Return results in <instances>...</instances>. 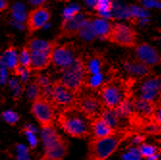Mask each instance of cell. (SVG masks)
Here are the masks:
<instances>
[{
    "label": "cell",
    "mask_w": 161,
    "mask_h": 160,
    "mask_svg": "<svg viewBox=\"0 0 161 160\" xmlns=\"http://www.w3.org/2000/svg\"><path fill=\"white\" fill-rule=\"evenodd\" d=\"M157 101L146 99L143 97H136L134 95L130 97V107H131V114L130 117H137L142 119H148L153 114Z\"/></svg>",
    "instance_id": "obj_18"
},
{
    "label": "cell",
    "mask_w": 161,
    "mask_h": 160,
    "mask_svg": "<svg viewBox=\"0 0 161 160\" xmlns=\"http://www.w3.org/2000/svg\"><path fill=\"white\" fill-rule=\"evenodd\" d=\"M93 29L97 39L108 41L114 23L104 18H96L92 20Z\"/></svg>",
    "instance_id": "obj_20"
},
{
    "label": "cell",
    "mask_w": 161,
    "mask_h": 160,
    "mask_svg": "<svg viewBox=\"0 0 161 160\" xmlns=\"http://www.w3.org/2000/svg\"><path fill=\"white\" fill-rule=\"evenodd\" d=\"M90 124L92 130V136L90 138H103L113 135L118 131L108 124L103 116H99V117L92 120Z\"/></svg>",
    "instance_id": "obj_19"
},
{
    "label": "cell",
    "mask_w": 161,
    "mask_h": 160,
    "mask_svg": "<svg viewBox=\"0 0 161 160\" xmlns=\"http://www.w3.org/2000/svg\"><path fill=\"white\" fill-rule=\"evenodd\" d=\"M107 41L122 47L132 49L138 43V33L134 28L125 23L116 22L113 25Z\"/></svg>",
    "instance_id": "obj_13"
},
{
    "label": "cell",
    "mask_w": 161,
    "mask_h": 160,
    "mask_svg": "<svg viewBox=\"0 0 161 160\" xmlns=\"http://www.w3.org/2000/svg\"><path fill=\"white\" fill-rule=\"evenodd\" d=\"M148 119L161 126V104L160 103L157 102L153 114L150 116Z\"/></svg>",
    "instance_id": "obj_29"
},
{
    "label": "cell",
    "mask_w": 161,
    "mask_h": 160,
    "mask_svg": "<svg viewBox=\"0 0 161 160\" xmlns=\"http://www.w3.org/2000/svg\"><path fill=\"white\" fill-rule=\"evenodd\" d=\"M84 1L86 2V4L89 6L90 8H92L93 10L95 9V7L97 6V1L98 0H84Z\"/></svg>",
    "instance_id": "obj_33"
},
{
    "label": "cell",
    "mask_w": 161,
    "mask_h": 160,
    "mask_svg": "<svg viewBox=\"0 0 161 160\" xmlns=\"http://www.w3.org/2000/svg\"><path fill=\"white\" fill-rule=\"evenodd\" d=\"M113 9V0H98L94 11L97 14H109Z\"/></svg>",
    "instance_id": "obj_26"
},
{
    "label": "cell",
    "mask_w": 161,
    "mask_h": 160,
    "mask_svg": "<svg viewBox=\"0 0 161 160\" xmlns=\"http://www.w3.org/2000/svg\"><path fill=\"white\" fill-rule=\"evenodd\" d=\"M0 53H1V47H0Z\"/></svg>",
    "instance_id": "obj_37"
},
{
    "label": "cell",
    "mask_w": 161,
    "mask_h": 160,
    "mask_svg": "<svg viewBox=\"0 0 161 160\" xmlns=\"http://www.w3.org/2000/svg\"><path fill=\"white\" fill-rule=\"evenodd\" d=\"M157 102L161 104V95H160V97H159V98H158V100H157Z\"/></svg>",
    "instance_id": "obj_34"
},
{
    "label": "cell",
    "mask_w": 161,
    "mask_h": 160,
    "mask_svg": "<svg viewBox=\"0 0 161 160\" xmlns=\"http://www.w3.org/2000/svg\"><path fill=\"white\" fill-rule=\"evenodd\" d=\"M47 0H27V2L29 5H31L33 7H38V6H42L45 5Z\"/></svg>",
    "instance_id": "obj_31"
},
{
    "label": "cell",
    "mask_w": 161,
    "mask_h": 160,
    "mask_svg": "<svg viewBox=\"0 0 161 160\" xmlns=\"http://www.w3.org/2000/svg\"><path fill=\"white\" fill-rule=\"evenodd\" d=\"M2 119L9 124L14 125L19 120V115L14 111H5L1 114Z\"/></svg>",
    "instance_id": "obj_28"
},
{
    "label": "cell",
    "mask_w": 161,
    "mask_h": 160,
    "mask_svg": "<svg viewBox=\"0 0 161 160\" xmlns=\"http://www.w3.org/2000/svg\"><path fill=\"white\" fill-rule=\"evenodd\" d=\"M23 131L25 132V134L29 137V143H30L32 149L36 148L37 145H38V139L34 134L33 131V128H28V127H24L23 128Z\"/></svg>",
    "instance_id": "obj_30"
},
{
    "label": "cell",
    "mask_w": 161,
    "mask_h": 160,
    "mask_svg": "<svg viewBox=\"0 0 161 160\" xmlns=\"http://www.w3.org/2000/svg\"><path fill=\"white\" fill-rule=\"evenodd\" d=\"M59 40L56 38L47 41L37 37L30 38L26 45L30 50L31 71L40 72L46 70L52 65L55 48L59 45Z\"/></svg>",
    "instance_id": "obj_5"
},
{
    "label": "cell",
    "mask_w": 161,
    "mask_h": 160,
    "mask_svg": "<svg viewBox=\"0 0 161 160\" xmlns=\"http://www.w3.org/2000/svg\"><path fill=\"white\" fill-rule=\"evenodd\" d=\"M7 153L9 154L10 157L16 158V159H26V158H29L28 149L25 146H23V145H20V144L14 145L13 147H11L9 149Z\"/></svg>",
    "instance_id": "obj_24"
},
{
    "label": "cell",
    "mask_w": 161,
    "mask_h": 160,
    "mask_svg": "<svg viewBox=\"0 0 161 160\" xmlns=\"http://www.w3.org/2000/svg\"><path fill=\"white\" fill-rule=\"evenodd\" d=\"M51 10L42 5L33 7L32 10L28 12L25 19V28L28 36H32L45 27L51 19Z\"/></svg>",
    "instance_id": "obj_14"
},
{
    "label": "cell",
    "mask_w": 161,
    "mask_h": 160,
    "mask_svg": "<svg viewBox=\"0 0 161 160\" xmlns=\"http://www.w3.org/2000/svg\"><path fill=\"white\" fill-rule=\"evenodd\" d=\"M58 2H66V1H69V0H57Z\"/></svg>",
    "instance_id": "obj_35"
},
{
    "label": "cell",
    "mask_w": 161,
    "mask_h": 160,
    "mask_svg": "<svg viewBox=\"0 0 161 160\" xmlns=\"http://www.w3.org/2000/svg\"><path fill=\"white\" fill-rule=\"evenodd\" d=\"M74 107L83 113L90 122L99 116H102L106 109L98 94L87 88H84L78 93Z\"/></svg>",
    "instance_id": "obj_8"
},
{
    "label": "cell",
    "mask_w": 161,
    "mask_h": 160,
    "mask_svg": "<svg viewBox=\"0 0 161 160\" xmlns=\"http://www.w3.org/2000/svg\"><path fill=\"white\" fill-rule=\"evenodd\" d=\"M132 95L157 101L161 95V76L153 74L139 79L134 78L132 83Z\"/></svg>",
    "instance_id": "obj_10"
},
{
    "label": "cell",
    "mask_w": 161,
    "mask_h": 160,
    "mask_svg": "<svg viewBox=\"0 0 161 160\" xmlns=\"http://www.w3.org/2000/svg\"><path fill=\"white\" fill-rule=\"evenodd\" d=\"M83 55L87 70L85 88L97 93L101 85L116 72L114 69L109 66L108 60L103 52L94 50L83 53Z\"/></svg>",
    "instance_id": "obj_2"
},
{
    "label": "cell",
    "mask_w": 161,
    "mask_h": 160,
    "mask_svg": "<svg viewBox=\"0 0 161 160\" xmlns=\"http://www.w3.org/2000/svg\"><path fill=\"white\" fill-rule=\"evenodd\" d=\"M134 78L126 79L116 74L109 77L98 89L97 94L106 109L119 108L132 96V83Z\"/></svg>",
    "instance_id": "obj_1"
},
{
    "label": "cell",
    "mask_w": 161,
    "mask_h": 160,
    "mask_svg": "<svg viewBox=\"0 0 161 160\" xmlns=\"http://www.w3.org/2000/svg\"><path fill=\"white\" fill-rule=\"evenodd\" d=\"M90 17L85 13H78L75 16L64 18L60 26L59 33L55 37L57 40L61 41L64 38L71 39V38H77L81 29L86 22V20Z\"/></svg>",
    "instance_id": "obj_15"
},
{
    "label": "cell",
    "mask_w": 161,
    "mask_h": 160,
    "mask_svg": "<svg viewBox=\"0 0 161 160\" xmlns=\"http://www.w3.org/2000/svg\"><path fill=\"white\" fill-rule=\"evenodd\" d=\"M132 50L133 56L146 66L153 69L154 67L161 65V53L150 43H137Z\"/></svg>",
    "instance_id": "obj_16"
},
{
    "label": "cell",
    "mask_w": 161,
    "mask_h": 160,
    "mask_svg": "<svg viewBox=\"0 0 161 160\" xmlns=\"http://www.w3.org/2000/svg\"><path fill=\"white\" fill-rule=\"evenodd\" d=\"M154 1H156V2H159V3H161V0H154Z\"/></svg>",
    "instance_id": "obj_36"
},
{
    "label": "cell",
    "mask_w": 161,
    "mask_h": 160,
    "mask_svg": "<svg viewBox=\"0 0 161 160\" xmlns=\"http://www.w3.org/2000/svg\"><path fill=\"white\" fill-rule=\"evenodd\" d=\"M121 63H122L123 69L129 75L128 77L139 79V78L154 74L153 68L146 66L145 64L137 60L133 55H129V54L125 55L123 57Z\"/></svg>",
    "instance_id": "obj_17"
},
{
    "label": "cell",
    "mask_w": 161,
    "mask_h": 160,
    "mask_svg": "<svg viewBox=\"0 0 161 160\" xmlns=\"http://www.w3.org/2000/svg\"><path fill=\"white\" fill-rule=\"evenodd\" d=\"M78 47L75 41H65L59 43L55 48L52 60V67L58 72H61L74 63L80 55Z\"/></svg>",
    "instance_id": "obj_11"
},
{
    "label": "cell",
    "mask_w": 161,
    "mask_h": 160,
    "mask_svg": "<svg viewBox=\"0 0 161 160\" xmlns=\"http://www.w3.org/2000/svg\"><path fill=\"white\" fill-rule=\"evenodd\" d=\"M77 95L78 94L67 87L60 78H58L51 84L48 98L52 101L57 109L61 111L69 107H74Z\"/></svg>",
    "instance_id": "obj_12"
},
{
    "label": "cell",
    "mask_w": 161,
    "mask_h": 160,
    "mask_svg": "<svg viewBox=\"0 0 161 160\" xmlns=\"http://www.w3.org/2000/svg\"><path fill=\"white\" fill-rule=\"evenodd\" d=\"M135 134L133 129H125L118 130L115 134L103 138H90L87 158L89 160L107 159L117 152L124 142L131 139Z\"/></svg>",
    "instance_id": "obj_3"
},
{
    "label": "cell",
    "mask_w": 161,
    "mask_h": 160,
    "mask_svg": "<svg viewBox=\"0 0 161 160\" xmlns=\"http://www.w3.org/2000/svg\"><path fill=\"white\" fill-rule=\"evenodd\" d=\"M10 7V0H0V13L6 11Z\"/></svg>",
    "instance_id": "obj_32"
},
{
    "label": "cell",
    "mask_w": 161,
    "mask_h": 160,
    "mask_svg": "<svg viewBox=\"0 0 161 160\" xmlns=\"http://www.w3.org/2000/svg\"><path fill=\"white\" fill-rule=\"evenodd\" d=\"M137 149L142 159H161V148L143 142L137 146Z\"/></svg>",
    "instance_id": "obj_22"
},
{
    "label": "cell",
    "mask_w": 161,
    "mask_h": 160,
    "mask_svg": "<svg viewBox=\"0 0 161 160\" xmlns=\"http://www.w3.org/2000/svg\"><path fill=\"white\" fill-rule=\"evenodd\" d=\"M26 94H27V97L29 98V100L32 101L34 98H36L38 96L40 95H42V89L41 87L39 86V84L33 79L32 82H30V84L28 85V88H27V91H26Z\"/></svg>",
    "instance_id": "obj_27"
},
{
    "label": "cell",
    "mask_w": 161,
    "mask_h": 160,
    "mask_svg": "<svg viewBox=\"0 0 161 160\" xmlns=\"http://www.w3.org/2000/svg\"><path fill=\"white\" fill-rule=\"evenodd\" d=\"M19 64L22 65L24 68H26L29 71H31V56H30V50H29L27 45H25L22 47L20 52L19 53Z\"/></svg>",
    "instance_id": "obj_25"
},
{
    "label": "cell",
    "mask_w": 161,
    "mask_h": 160,
    "mask_svg": "<svg viewBox=\"0 0 161 160\" xmlns=\"http://www.w3.org/2000/svg\"><path fill=\"white\" fill-rule=\"evenodd\" d=\"M0 68H1V63H0Z\"/></svg>",
    "instance_id": "obj_38"
},
{
    "label": "cell",
    "mask_w": 161,
    "mask_h": 160,
    "mask_svg": "<svg viewBox=\"0 0 161 160\" xmlns=\"http://www.w3.org/2000/svg\"><path fill=\"white\" fill-rule=\"evenodd\" d=\"M43 154L42 160H62L69 152V142L58 133L55 126L42 129Z\"/></svg>",
    "instance_id": "obj_6"
},
{
    "label": "cell",
    "mask_w": 161,
    "mask_h": 160,
    "mask_svg": "<svg viewBox=\"0 0 161 160\" xmlns=\"http://www.w3.org/2000/svg\"><path fill=\"white\" fill-rule=\"evenodd\" d=\"M30 113L38 122L42 129L54 127L57 120V107L43 95L38 96L31 101Z\"/></svg>",
    "instance_id": "obj_7"
},
{
    "label": "cell",
    "mask_w": 161,
    "mask_h": 160,
    "mask_svg": "<svg viewBox=\"0 0 161 160\" xmlns=\"http://www.w3.org/2000/svg\"><path fill=\"white\" fill-rule=\"evenodd\" d=\"M56 124L72 138L84 140L92 136L90 121L75 107L61 110L57 116Z\"/></svg>",
    "instance_id": "obj_4"
},
{
    "label": "cell",
    "mask_w": 161,
    "mask_h": 160,
    "mask_svg": "<svg viewBox=\"0 0 161 160\" xmlns=\"http://www.w3.org/2000/svg\"><path fill=\"white\" fill-rule=\"evenodd\" d=\"M92 20H93V19H91V17L86 20V22L84 23L81 31L79 33L78 38L83 39L87 41H94L95 39H97L95 32H94V29H93Z\"/></svg>",
    "instance_id": "obj_23"
},
{
    "label": "cell",
    "mask_w": 161,
    "mask_h": 160,
    "mask_svg": "<svg viewBox=\"0 0 161 160\" xmlns=\"http://www.w3.org/2000/svg\"><path fill=\"white\" fill-rule=\"evenodd\" d=\"M18 48L14 46L9 47L0 56V63H2L7 69L13 70L19 64Z\"/></svg>",
    "instance_id": "obj_21"
},
{
    "label": "cell",
    "mask_w": 161,
    "mask_h": 160,
    "mask_svg": "<svg viewBox=\"0 0 161 160\" xmlns=\"http://www.w3.org/2000/svg\"><path fill=\"white\" fill-rule=\"evenodd\" d=\"M87 78V70L84 61L83 52L69 67L61 72V81L69 89L78 94L85 88Z\"/></svg>",
    "instance_id": "obj_9"
}]
</instances>
